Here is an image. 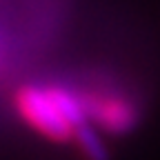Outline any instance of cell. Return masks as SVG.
I'll return each instance as SVG.
<instances>
[{"instance_id":"1","label":"cell","mask_w":160,"mask_h":160,"mask_svg":"<svg viewBox=\"0 0 160 160\" xmlns=\"http://www.w3.org/2000/svg\"><path fill=\"white\" fill-rule=\"evenodd\" d=\"M16 107L25 122L45 138H49L51 142H69L71 140L73 129L51 102L47 89L33 85L22 87L16 93Z\"/></svg>"},{"instance_id":"2","label":"cell","mask_w":160,"mask_h":160,"mask_svg":"<svg viewBox=\"0 0 160 160\" xmlns=\"http://www.w3.org/2000/svg\"><path fill=\"white\" fill-rule=\"evenodd\" d=\"M82 111L87 116L89 122H96L100 129H105L109 133L122 136L131 131L138 122V109L129 102L127 98L120 96H78Z\"/></svg>"},{"instance_id":"4","label":"cell","mask_w":160,"mask_h":160,"mask_svg":"<svg viewBox=\"0 0 160 160\" xmlns=\"http://www.w3.org/2000/svg\"><path fill=\"white\" fill-rule=\"evenodd\" d=\"M71 138L76 140L78 149L82 151V156L87 160H109V151H107V147L102 142V138H100V133L96 131V127L89 122V120L85 125L76 127Z\"/></svg>"},{"instance_id":"3","label":"cell","mask_w":160,"mask_h":160,"mask_svg":"<svg viewBox=\"0 0 160 160\" xmlns=\"http://www.w3.org/2000/svg\"><path fill=\"white\" fill-rule=\"evenodd\" d=\"M49 98H51V102L56 105V109L60 111V116H62L67 122L71 125V129L80 127V125H85L87 122V116L82 111V105H80V98L62 87H49L47 89Z\"/></svg>"}]
</instances>
